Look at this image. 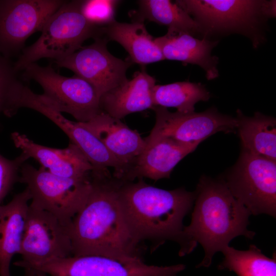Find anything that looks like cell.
Returning a JSON list of instances; mask_svg holds the SVG:
<instances>
[{
  "label": "cell",
  "mask_w": 276,
  "mask_h": 276,
  "mask_svg": "<svg viewBox=\"0 0 276 276\" xmlns=\"http://www.w3.org/2000/svg\"><path fill=\"white\" fill-rule=\"evenodd\" d=\"M91 188L68 229L72 256L142 257V247L132 235L121 209V180L108 170L92 171Z\"/></svg>",
  "instance_id": "obj_1"
},
{
  "label": "cell",
  "mask_w": 276,
  "mask_h": 276,
  "mask_svg": "<svg viewBox=\"0 0 276 276\" xmlns=\"http://www.w3.org/2000/svg\"><path fill=\"white\" fill-rule=\"evenodd\" d=\"M195 192L191 221L183 227V244L178 254H190L199 243L204 256L196 267H207L214 255L234 238L243 236L252 239L256 233L247 229L250 213L235 198L222 179L202 176Z\"/></svg>",
  "instance_id": "obj_2"
},
{
  "label": "cell",
  "mask_w": 276,
  "mask_h": 276,
  "mask_svg": "<svg viewBox=\"0 0 276 276\" xmlns=\"http://www.w3.org/2000/svg\"><path fill=\"white\" fill-rule=\"evenodd\" d=\"M195 192L183 188L162 189L146 183L121 180L120 202L127 225L140 243L145 240L158 245L173 241L183 243V220L191 211Z\"/></svg>",
  "instance_id": "obj_3"
},
{
  "label": "cell",
  "mask_w": 276,
  "mask_h": 276,
  "mask_svg": "<svg viewBox=\"0 0 276 276\" xmlns=\"http://www.w3.org/2000/svg\"><path fill=\"white\" fill-rule=\"evenodd\" d=\"M175 3L193 16L205 38L217 33H236L249 38L255 48L264 40L263 22L275 16L274 1L180 0Z\"/></svg>",
  "instance_id": "obj_4"
},
{
  "label": "cell",
  "mask_w": 276,
  "mask_h": 276,
  "mask_svg": "<svg viewBox=\"0 0 276 276\" xmlns=\"http://www.w3.org/2000/svg\"><path fill=\"white\" fill-rule=\"evenodd\" d=\"M80 1H66L47 20L38 39L24 48L14 62L19 72L42 58L62 60L78 50L87 39L103 37V27L90 23L81 14Z\"/></svg>",
  "instance_id": "obj_5"
},
{
  "label": "cell",
  "mask_w": 276,
  "mask_h": 276,
  "mask_svg": "<svg viewBox=\"0 0 276 276\" xmlns=\"http://www.w3.org/2000/svg\"><path fill=\"white\" fill-rule=\"evenodd\" d=\"M91 172L81 177L65 178L25 163L18 181L26 185L30 204L49 212L68 227L90 191Z\"/></svg>",
  "instance_id": "obj_6"
},
{
  "label": "cell",
  "mask_w": 276,
  "mask_h": 276,
  "mask_svg": "<svg viewBox=\"0 0 276 276\" xmlns=\"http://www.w3.org/2000/svg\"><path fill=\"white\" fill-rule=\"evenodd\" d=\"M23 77L33 80L42 87L39 95L48 105L62 113L72 115L78 122H86L102 112L101 96L88 81L75 75L65 77L51 66H42L36 63L23 70Z\"/></svg>",
  "instance_id": "obj_7"
},
{
  "label": "cell",
  "mask_w": 276,
  "mask_h": 276,
  "mask_svg": "<svg viewBox=\"0 0 276 276\" xmlns=\"http://www.w3.org/2000/svg\"><path fill=\"white\" fill-rule=\"evenodd\" d=\"M222 179L251 215L275 218L276 161L242 149L236 165Z\"/></svg>",
  "instance_id": "obj_8"
},
{
  "label": "cell",
  "mask_w": 276,
  "mask_h": 276,
  "mask_svg": "<svg viewBox=\"0 0 276 276\" xmlns=\"http://www.w3.org/2000/svg\"><path fill=\"white\" fill-rule=\"evenodd\" d=\"M26 268L36 269L49 276H176L185 265L159 266L146 264L142 257L88 255L71 256Z\"/></svg>",
  "instance_id": "obj_9"
},
{
  "label": "cell",
  "mask_w": 276,
  "mask_h": 276,
  "mask_svg": "<svg viewBox=\"0 0 276 276\" xmlns=\"http://www.w3.org/2000/svg\"><path fill=\"white\" fill-rule=\"evenodd\" d=\"M14 264L23 268L72 256L68 227L48 211L29 203L25 230Z\"/></svg>",
  "instance_id": "obj_10"
},
{
  "label": "cell",
  "mask_w": 276,
  "mask_h": 276,
  "mask_svg": "<svg viewBox=\"0 0 276 276\" xmlns=\"http://www.w3.org/2000/svg\"><path fill=\"white\" fill-rule=\"evenodd\" d=\"M65 2L62 0H0V54L10 58L24 49L33 33Z\"/></svg>",
  "instance_id": "obj_11"
},
{
  "label": "cell",
  "mask_w": 276,
  "mask_h": 276,
  "mask_svg": "<svg viewBox=\"0 0 276 276\" xmlns=\"http://www.w3.org/2000/svg\"><path fill=\"white\" fill-rule=\"evenodd\" d=\"M155 123L148 139L168 137L183 143H201L219 132L225 133L237 129L236 118L219 112L212 107L201 112L169 111L155 106Z\"/></svg>",
  "instance_id": "obj_12"
},
{
  "label": "cell",
  "mask_w": 276,
  "mask_h": 276,
  "mask_svg": "<svg viewBox=\"0 0 276 276\" xmlns=\"http://www.w3.org/2000/svg\"><path fill=\"white\" fill-rule=\"evenodd\" d=\"M104 37L78 50L65 59L55 62L59 67L69 69L90 83L100 96L127 79L126 72L132 63L112 55Z\"/></svg>",
  "instance_id": "obj_13"
},
{
  "label": "cell",
  "mask_w": 276,
  "mask_h": 276,
  "mask_svg": "<svg viewBox=\"0 0 276 276\" xmlns=\"http://www.w3.org/2000/svg\"><path fill=\"white\" fill-rule=\"evenodd\" d=\"M144 140L145 148L121 180L133 181L143 177L154 180L169 178L176 165L200 143H183L168 137Z\"/></svg>",
  "instance_id": "obj_14"
},
{
  "label": "cell",
  "mask_w": 276,
  "mask_h": 276,
  "mask_svg": "<svg viewBox=\"0 0 276 276\" xmlns=\"http://www.w3.org/2000/svg\"><path fill=\"white\" fill-rule=\"evenodd\" d=\"M16 147L29 159L37 161L51 173L62 177L78 178L88 175L94 168L80 149L70 142L65 148H55L37 144L17 132L11 134Z\"/></svg>",
  "instance_id": "obj_15"
},
{
  "label": "cell",
  "mask_w": 276,
  "mask_h": 276,
  "mask_svg": "<svg viewBox=\"0 0 276 276\" xmlns=\"http://www.w3.org/2000/svg\"><path fill=\"white\" fill-rule=\"evenodd\" d=\"M104 145L123 168L121 180L146 143L140 133L121 120L101 112L86 122H79Z\"/></svg>",
  "instance_id": "obj_16"
},
{
  "label": "cell",
  "mask_w": 276,
  "mask_h": 276,
  "mask_svg": "<svg viewBox=\"0 0 276 276\" xmlns=\"http://www.w3.org/2000/svg\"><path fill=\"white\" fill-rule=\"evenodd\" d=\"M154 41L165 59L198 65L205 71L209 80L219 76L218 58L212 55V51L218 44V41L206 38L200 39L171 29H168L165 35L154 38Z\"/></svg>",
  "instance_id": "obj_17"
},
{
  "label": "cell",
  "mask_w": 276,
  "mask_h": 276,
  "mask_svg": "<svg viewBox=\"0 0 276 276\" xmlns=\"http://www.w3.org/2000/svg\"><path fill=\"white\" fill-rule=\"evenodd\" d=\"M155 79L145 69L135 72L132 79L103 95L100 98L102 111L121 120L126 116L155 107L153 90Z\"/></svg>",
  "instance_id": "obj_18"
},
{
  "label": "cell",
  "mask_w": 276,
  "mask_h": 276,
  "mask_svg": "<svg viewBox=\"0 0 276 276\" xmlns=\"http://www.w3.org/2000/svg\"><path fill=\"white\" fill-rule=\"evenodd\" d=\"M31 196L27 188L0 205V276H11L13 257L19 253Z\"/></svg>",
  "instance_id": "obj_19"
},
{
  "label": "cell",
  "mask_w": 276,
  "mask_h": 276,
  "mask_svg": "<svg viewBox=\"0 0 276 276\" xmlns=\"http://www.w3.org/2000/svg\"><path fill=\"white\" fill-rule=\"evenodd\" d=\"M103 29L104 38L108 41H115L120 44L128 52L132 63L145 66L165 60L154 38L143 22L127 23L114 20Z\"/></svg>",
  "instance_id": "obj_20"
},
{
  "label": "cell",
  "mask_w": 276,
  "mask_h": 276,
  "mask_svg": "<svg viewBox=\"0 0 276 276\" xmlns=\"http://www.w3.org/2000/svg\"><path fill=\"white\" fill-rule=\"evenodd\" d=\"M236 118L242 149L276 161L275 119L259 112L247 117L239 109Z\"/></svg>",
  "instance_id": "obj_21"
},
{
  "label": "cell",
  "mask_w": 276,
  "mask_h": 276,
  "mask_svg": "<svg viewBox=\"0 0 276 276\" xmlns=\"http://www.w3.org/2000/svg\"><path fill=\"white\" fill-rule=\"evenodd\" d=\"M139 10L132 14L134 21L145 19L188 33L197 38H205L200 25L185 10L169 0H140Z\"/></svg>",
  "instance_id": "obj_22"
},
{
  "label": "cell",
  "mask_w": 276,
  "mask_h": 276,
  "mask_svg": "<svg viewBox=\"0 0 276 276\" xmlns=\"http://www.w3.org/2000/svg\"><path fill=\"white\" fill-rule=\"evenodd\" d=\"M221 252L224 259L218 265L220 270L233 271L238 276H276L275 253L270 258L254 244L246 250L228 245Z\"/></svg>",
  "instance_id": "obj_23"
},
{
  "label": "cell",
  "mask_w": 276,
  "mask_h": 276,
  "mask_svg": "<svg viewBox=\"0 0 276 276\" xmlns=\"http://www.w3.org/2000/svg\"><path fill=\"white\" fill-rule=\"evenodd\" d=\"M211 97L208 90L201 83L189 81L156 85L153 90L155 106L175 107L182 113L194 112L195 105L199 101H207Z\"/></svg>",
  "instance_id": "obj_24"
},
{
  "label": "cell",
  "mask_w": 276,
  "mask_h": 276,
  "mask_svg": "<svg viewBox=\"0 0 276 276\" xmlns=\"http://www.w3.org/2000/svg\"><path fill=\"white\" fill-rule=\"evenodd\" d=\"M14 63L9 58L0 54V114L10 117L13 95L21 83Z\"/></svg>",
  "instance_id": "obj_25"
},
{
  "label": "cell",
  "mask_w": 276,
  "mask_h": 276,
  "mask_svg": "<svg viewBox=\"0 0 276 276\" xmlns=\"http://www.w3.org/2000/svg\"><path fill=\"white\" fill-rule=\"evenodd\" d=\"M120 2L117 0L80 1L79 9L90 23L102 27L116 20V8Z\"/></svg>",
  "instance_id": "obj_26"
},
{
  "label": "cell",
  "mask_w": 276,
  "mask_h": 276,
  "mask_svg": "<svg viewBox=\"0 0 276 276\" xmlns=\"http://www.w3.org/2000/svg\"><path fill=\"white\" fill-rule=\"evenodd\" d=\"M23 153L13 159L0 154V205L16 181L22 165L28 160Z\"/></svg>",
  "instance_id": "obj_27"
},
{
  "label": "cell",
  "mask_w": 276,
  "mask_h": 276,
  "mask_svg": "<svg viewBox=\"0 0 276 276\" xmlns=\"http://www.w3.org/2000/svg\"><path fill=\"white\" fill-rule=\"evenodd\" d=\"M23 276H49L44 272L33 268H25Z\"/></svg>",
  "instance_id": "obj_28"
}]
</instances>
